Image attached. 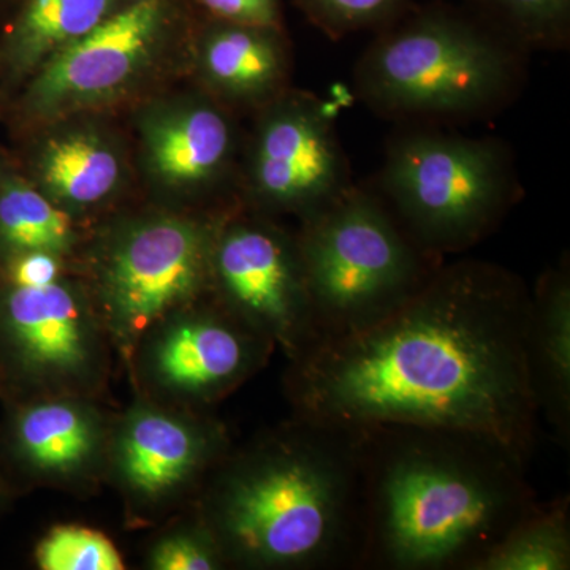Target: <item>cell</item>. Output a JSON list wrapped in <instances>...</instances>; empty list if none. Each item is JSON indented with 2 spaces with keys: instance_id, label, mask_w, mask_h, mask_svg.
Segmentation results:
<instances>
[{
  "instance_id": "cell-14",
  "label": "cell",
  "mask_w": 570,
  "mask_h": 570,
  "mask_svg": "<svg viewBox=\"0 0 570 570\" xmlns=\"http://www.w3.org/2000/svg\"><path fill=\"white\" fill-rule=\"evenodd\" d=\"M528 366L540 417L562 445L570 439V272L561 261L531 291Z\"/></svg>"
},
{
  "instance_id": "cell-22",
  "label": "cell",
  "mask_w": 570,
  "mask_h": 570,
  "mask_svg": "<svg viewBox=\"0 0 570 570\" xmlns=\"http://www.w3.org/2000/svg\"><path fill=\"white\" fill-rule=\"evenodd\" d=\"M466 9L528 52L569 47L570 0H466Z\"/></svg>"
},
{
  "instance_id": "cell-24",
  "label": "cell",
  "mask_w": 570,
  "mask_h": 570,
  "mask_svg": "<svg viewBox=\"0 0 570 570\" xmlns=\"http://www.w3.org/2000/svg\"><path fill=\"white\" fill-rule=\"evenodd\" d=\"M41 570H122L121 553L102 532L80 527L55 528L37 547Z\"/></svg>"
},
{
  "instance_id": "cell-9",
  "label": "cell",
  "mask_w": 570,
  "mask_h": 570,
  "mask_svg": "<svg viewBox=\"0 0 570 570\" xmlns=\"http://www.w3.org/2000/svg\"><path fill=\"white\" fill-rule=\"evenodd\" d=\"M178 17V0H130L33 71L18 105L22 118L43 121L121 91Z\"/></svg>"
},
{
  "instance_id": "cell-13",
  "label": "cell",
  "mask_w": 570,
  "mask_h": 570,
  "mask_svg": "<svg viewBox=\"0 0 570 570\" xmlns=\"http://www.w3.org/2000/svg\"><path fill=\"white\" fill-rule=\"evenodd\" d=\"M198 51L205 81L225 99L269 104L285 92L291 63L283 28L212 18Z\"/></svg>"
},
{
  "instance_id": "cell-1",
  "label": "cell",
  "mask_w": 570,
  "mask_h": 570,
  "mask_svg": "<svg viewBox=\"0 0 570 570\" xmlns=\"http://www.w3.org/2000/svg\"><path fill=\"white\" fill-rule=\"evenodd\" d=\"M531 291L490 262L439 266L381 321L295 360L299 419L337 430L417 426L501 442L530 461L539 409L528 366Z\"/></svg>"
},
{
  "instance_id": "cell-21",
  "label": "cell",
  "mask_w": 570,
  "mask_h": 570,
  "mask_svg": "<svg viewBox=\"0 0 570 570\" xmlns=\"http://www.w3.org/2000/svg\"><path fill=\"white\" fill-rule=\"evenodd\" d=\"M14 442L31 466L45 472H69L91 456L96 433L80 409L43 403L21 412L14 425Z\"/></svg>"
},
{
  "instance_id": "cell-6",
  "label": "cell",
  "mask_w": 570,
  "mask_h": 570,
  "mask_svg": "<svg viewBox=\"0 0 570 570\" xmlns=\"http://www.w3.org/2000/svg\"><path fill=\"white\" fill-rule=\"evenodd\" d=\"M296 239L321 341L389 316L444 264L404 230L374 187L356 184L303 219Z\"/></svg>"
},
{
  "instance_id": "cell-12",
  "label": "cell",
  "mask_w": 570,
  "mask_h": 570,
  "mask_svg": "<svg viewBox=\"0 0 570 570\" xmlns=\"http://www.w3.org/2000/svg\"><path fill=\"white\" fill-rule=\"evenodd\" d=\"M266 344L272 343L234 316L198 317L165 333L154 365L168 387L219 392L249 373Z\"/></svg>"
},
{
  "instance_id": "cell-8",
  "label": "cell",
  "mask_w": 570,
  "mask_h": 570,
  "mask_svg": "<svg viewBox=\"0 0 570 570\" xmlns=\"http://www.w3.org/2000/svg\"><path fill=\"white\" fill-rule=\"evenodd\" d=\"M212 272L232 316L294 362L321 341L298 239L265 224L227 225L214 239Z\"/></svg>"
},
{
  "instance_id": "cell-4",
  "label": "cell",
  "mask_w": 570,
  "mask_h": 570,
  "mask_svg": "<svg viewBox=\"0 0 570 570\" xmlns=\"http://www.w3.org/2000/svg\"><path fill=\"white\" fill-rule=\"evenodd\" d=\"M528 55L466 7L409 6L360 56L355 92L397 126L474 122L513 104Z\"/></svg>"
},
{
  "instance_id": "cell-23",
  "label": "cell",
  "mask_w": 570,
  "mask_h": 570,
  "mask_svg": "<svg viewBox=\"0 0 570 570\" xmlns=\"http://www.w3.org/2000/svg\"><path fill=\"white\" fill-rule=\"evenodd\" d=\"M295 6L314 28L337 41L352 33L381 31L411 3L409 0H295Z\"/></svg>"
},
{
  "instance_id": "cell-19",
  "label": "cell",
  "mask_w": 570,
  "mask_h": 570,
  "mask_svg": "<svg viewBox=\"0 0 570 570\" xmlns=\"http://www.w3.org/2000/svg\"><path fill=\"white\" fill-rule=\"evenodd\" d=\"M71 238L69 216L0 159V261L28 250L59 254Z\"/></svg>"
},
{
  "instance_id": "cell-5",
  "label": "cell",
  "mask_w": 570,
  "mask_h": 570,
  "mask_svg": "<svg viewBox=\"0 0 570 570\" xmlns=\"http://www.w3.org/2000/svg\"><path fill=\"white\" fill-rule=\"evenodd\" d=\"M374 189L404 230L441 258L489 238L523 195L504 142L434 126H400Z\"/></svg>"
},
{
  "instance_id": "cell-7",
  "label": "cell",
  "mask_w": 570,
  "mask_h": 570,
  "mask_svg": "<svg viewBox=\"0 0 570 570\" xmlns=\"http://www.w3.org/2000/svg\"><path fill=\"white\" fill-rule=\"evenodd\" d=\"M335 110L298 91L265 105L247 157V187L255 200L303 220L354 186Z\"/></svg>"
},
{
  "instance_id": "cell-20",
  "label": "cell",
  "mask_w": 570,
  "mask_h": 570,
  "mask_svg": "<svg viewBox=\"0 0 570 570\" xmlns=\"http://www.w3.org/2000/svg\"><path fill=\"white\" fill-rule=\"evenodd\" d=\"M569 501L539 502L472 570H569Z\"/></svg>"
},
{
  "instance_id": "cell-17",
  "label": "cell",
  "mask_w": 570,
  "mask_h": 570,
  "mask_svg": "<svg viewBox=\"0 0 570 570\" xmlns=\"http://www.w3.org/2000/svg\"><path fill=\"white\" fill-rule=\"evenodd\" d=\"M204 453V441L189 426L156 412H142L124 431L119 466L130 487L159 497L181 483Z\"/></svg>"
},
{
  "instance_id": "cell-27",
  "label": "cell",
  "mask_w": 570,
  "mask_h": 570,
  "mask_svg": "<svg viewBox=\"0 0 570 570\" xmlns=\"http://www.w3.org/2000/svg\"><path fill=\"white\" fill-rule=\"evenodd\" d=\"M56 255L47 250H28L2 258L0 273L3 283L21 287H43L58 283L61 265Z\"/></svg>"
},
{
  "instance_id": "cell-16",
  "label": "cell",
  "mask_w": 570,
  "mask_h": 570,
  "mask_svg": "<svg viewBox=\"0 0 570 570\" xmlns=\"http://www.w3.org/2000/svg\"><path fill=\"white\" fill-rule=\"evenodd\" d=\"M130 0H20L0 37V80L20 85Z\"/></svg>"
},
{
  "instance_id": "cell-26",
  "label": "cell",
  "mask_w": 570,
  "mask_h": 570,
  "mask_svg": "<svg viewBox=\"0 0 570 570\" xmlns=\"http://www.w3.org/2000/svg\"><path fill=\"white\" fill-rule=\"evenodd\" d=\"M151 564L157 570H212L219 561L208 543L179 535L163 540L154 549Z\"/></svg>"
},
{
  "instance_id": "cell-2",
  "label": "cell",
  "mask_w": 570,
  "mask_h": 570,
  "mask_svg": "<svg viewBox=\"0 0 570 570\" xmlns=\"http://www.w3.org/2000/svg\"><path fill=\"white\" fill-rule=\"evenodd\" d=\"M365 494L360 566L472 570L535 502L501 442L417 426L355 431Z\"/></svg>"
},
{
  "instance_id": "cell-25",
  "label": "cell",
  "mask_w": 570,
  "mask_h": 570,
  "mask_svg": "<svg viewBox=\"0 0 570 570\" xmlns=\"http://www.w3.org/2000/svg\"><path fill=\"white\" fill-rule=\"evenodd\" d=\"M213 20L283 28L281 0H194Z\"/></svg>"
},
{
  "instance_id": "cell-28",
  "label": "cell",
  "mask_w": 570,
  "mask_h": 570,
  "mask_svg": "<svg viewBox=\"0 0 570 570\" xmlns=\"http://www.w3.org/2000/svg\"><path fill=\"white\" fill-rule=\"evenodd\" d=\"M20 0H0V37L9 24L11 14L17 10Z\"/></svg>"
},
{
  "instance_id": "cell-18",
  "label": "cell",
  "mask_w": 570,
  "mask_h": 570,
  "mask_svg": "<svg viewBox=\"0 0 570 570\" xmlns=\"http://www.w3.org/2000/svg\"><path fill=\"white\" fill-rule=\"evenodd\" d=\"M48 193L71 205H94L107 198L121 178L111 146L92 132H71L48 140L36 164Z\"/></svg>"
},
{
  "instance_id": "cell-10",
  "label": "cell",
  "mask_w": 570,
  "mask_h": 570,
  "mask_svg": "<svg viewBox=\"0 0 570 570\" xmlns=\"http://www.w3.org/2000/svg\"><path fill=\"white\" fill-rule=\"evenodd\" d=\"M214 239L189 220H149L129 232L107 266V294L124 332L138 335L190 302L212 268Z\"/></svg>"
},
{
  "instance_id": "cell-15",
  "label": "cell",
  "mask_w": 570,
  "mask_h": 570,
  "mask_svg": "<svg viewBox=\"0 0 570 570\" xmlns=\"http://www.w3.org/2000/svg\"><path fill=\"white\" fill-rule=\"evenodd\" d=\"M146 154L157 178L170 186H204L219 178L234 159L235 127L209 102L157 116L146 127Z\"/></svg>"
},
{
  "instance_id": "cell-3",
  "label": "cell",
  "mask_w": 570,
  "mask_h": 570,
  "mask_svg": "<svg viewBox=\"0 0 570 570\" xmlns=\"http://www.w3.org/2000/svg\"><path fill=\"white\" fill-rule=\"evenodd\" d=\"M214 523L225 551L246 564L360 566L365 494L355 431L299 419L228 472Z\"/></svg>"
},
{
  "instance_id": "cell-11",
  "label": "cell",
  "mask_w": 570,
  "mask_h": 570,
  "mask_svg": "<svg viewBox=\"0 0 570 570\" xmlns=\"http://www.w3.org/2000/svg\"><path fill=\"white\" fill-rule=\"evenodd\" d=\"M0 340L26 373L73 374L89 360V332L78 296L59 283L0 285Z\"/></svg>"
}]
</instances>
